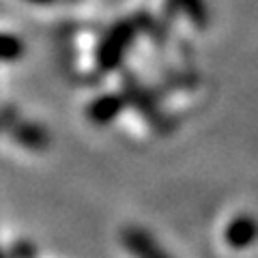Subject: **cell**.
Instances as JSON below:
<instances>
[{
	"instance_id": "cell-1",
	"label": "cell",
	"mask_w": 258,
	"mask_h": 258,
	"mask_svg": "<svg viewBox=\"0 0 258 258\" xmlns=\"http://www.w3.org/2000/svg\"><path fill=\"white\" fill-rule=\"evenodd\" d=\"M0 258H3V256H0Z\"/></svg>"
}]
</instances>
